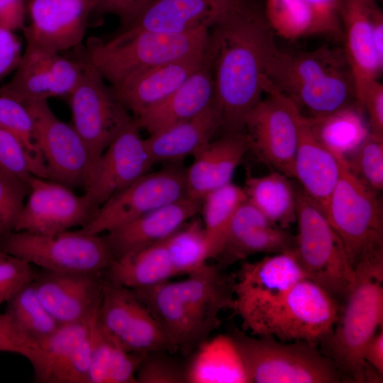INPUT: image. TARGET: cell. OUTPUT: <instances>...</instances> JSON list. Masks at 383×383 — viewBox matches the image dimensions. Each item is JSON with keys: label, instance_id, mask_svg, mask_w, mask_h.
I'll list each match as a JSON object with an SVG mask.
<instances>
[{"label": "cell", "instance_id": "d6a6232c", "mask_svg": "<svg viewBox=\"0 0 383 383\" xmlns=\"http://www.w3.org/2000/svg\"><path fill=\"white\" fill-rule=\"evenodd\" d=\"M165 240L114 260L104 272V277L126 287L140 289L177 275L170 262Z\"/></svg>", "mask_w": 383, "mask_h": 383}, {"label": "cell", "instance_id": "3957f363", "mask_svg": "<svg viewBox=\"0 0 383 383\" xmlns=\"http://www.w3.org/2000/svg\"><path fill=\"white\" fill-rule=\"evenodd\" d=\"M265 76L312 118L356 103L353 76L341 48L323 46L310 51H289L276 45L267 58Z\"/></svg>", "mask_w": 383, "mask_h": 383}, {"label": "cell", "instance_id": "11a10c76", "mask_svg": "<svg viewBox=\"0 0 383 383\" xmlns=\"http://www.w3.org/2000/svg\"><path fill=\"white\" fill-rule=\"evenodd\" d=\"M383 374L375 367L365 362L363 371V382L379 383L383 381Z\"/></svg>", "mask_w": 383, "mask_h": 383}, {"label": "cell", "instance_id": "7402d4cb", "mask_svg": "<svg viewBox=\"0 0 383 383\" xmlns=\"http://www.w3.org/2000/svg\"><path fill=\"white\" fill-rule=\"evenodd\" d=\"M251 0H151L118 30L172 33L211 28L225 15Z\"/></svg>", "mask_w": 383, "mask_h": 383}, {"label": "cell", "instance_id": "7bdbcfd3", "mask_svg": "<svg viewBox=\"0 0 383 383\" xmlns=\"http://www.w3.org/2000/svg\"><path fill=\"white\" fill-rule=\"evenodd\" d=\"M28 192V182L0 174V238L14 231Z\"/></svg>", "mask_w": 383, "mask_h": 383}, {"label": "cell", "instance_id": "9a60e30c", "mask_svg": "<svg viewBox=\"0 0 383 383\" xmlns=\"http://www.w3.org/2000/svg\"><path fill=\"white\" fill-rule=\"evenodd\" d=\"M13 231L52 234L84 226L97 209L84 195L59 182L33 175Z\"/></svg>", "mask_w": 383, "mask_h": 383}, {"label": "cell", "instance_id": "83f0119b", "mask_svg": "<svg viewBox=\"0 0 383 383\" xmlns=\"http://www.w3.org/2000/svg\"><path fill=\"white\" fill-rule=\"evenodd\" d=\"M250 150L245 132L225 133L196 152L185 170L187 196L201 201L210 192L231 182L235 170Z\"/></svg>", "mask_w": 383, "mask_h": 383}, {"label": "cell", "instance_id": "db71d44e", "mask_svg": "<svg viewBox=\"0 0 383 383\" xmlns=\"http://www.w3.org/2000/svg\"><path fill=\"white\" fill-rule=\"evenodd\" d=\"M365 362L383 374V330L377 332L366 344L363 350Z\"/></svg>", "mask_w": 383, "mask_h": 383}, {"label": "cell", "instance_id": "ba28073f", "mask_svg": "<svg viewBox=\"0 0 383 383\" xmlns=\"http://www.w3.org/2000/svg\"><path fill=\"white\" fill-rule=\"evenodd\" d=\"M296 221L292 254L306 278L335 301L345 299L354 280L355 270L340 238L321 209L301 189H296Z\"/></svg>", "mask_w": 383, "mask_h": 383}, {"label": "cell", "instance_id": "ee69618b", "mask_svg": "<svg viewBox=\"0 0 383 383\" xmlns=\"http://www.w3.org/2000/svg\"><path fill=\"white\" fill-rule=\"evenodd\" d=\"M156 351L146 354L136 374L137 383H186V365Z\"/></svg>", "mask_w": 383, "mask_h": 383}, {"label": "cell", "instance_id": "277c9868", "mask_svg": "<svg viewBox=\"0 0 383 383\" xmlns=\"http://www.w3.org/2000/svg\"><path fill=\"white\" fill-rule=\"evenodd\" d=\"M354 270L343 309L319 343L346 380L362 383L363 350L383 326V249L362 257Z\"/></svg>", "mask_w": 383, "mask_h": 383}, {"label": "cell", "instance_id": "8fae6325", "mask_svg": "<svg viewBox=\"0 0 383 383\" xmlns=\"http://www.w3.org/2000/svg\"><path fill=\"white\" fill-rule=\"evenodd\" d=\"M84 60L82 77L68 99L72 125L89 153V173L106 148L134 118L119 101L113 87L90 62Z\"/></svg>", "mask_w": 383, "mask_h": 383}, {"label": "cell", "instance_id": "7c38bea8", "mask_svg": "<svg viewBox=\"0 0 383 383\" xmlns=\"http://www.w3.org/2000/svg\"><path fill=\"white\" fill-rule=\"evenodd\" d=\"M262 99L248 114L245 132L250 149L275 171L293 177V162L302 113L287 96L265 78Z\"/></svg>", "mask_w": 383, "mask_h": 383}, {"label": "cell", "instance_id": "d4e9b609", "mask_svg": "<svg viewBox=\"0 0 383 383\" xmlns=\"http://www.w3.org/2000/svg\"><path fill=\"white\" fill-rule=\"evenodd\" d=\"M206 60L205 49L193 55L137 72L113 89L135 118L177 90Z\"/></svg>", "mask_w": 383, "mask_h": 383}, {"label": "cell", "instance_id": "8992f818", "mask_svg": "<svg viewBox=\"0 0 383 383\" xmlns=\"http://www.w3.org/2000/svg\"><path fill=\"white\" fill-rule=\"evenodd\" d=\"M338 313L336 301L304 278L281 296L240 318L252 335L318 344L331 331Z\"/></svg>", "mask_w": 383, "mask_h": 383}, {"label": "cell", "instance_id": "4316f807", "mask_svg": "<svg viewBox=\"0 0 383 383\" xmlns=\"http://www.w3.org/2000/svg\"><path fill=\"white\" fill-rule=\"evenodd\" d=\"M343 159L319 140L309 118L302 114L293 162V177L298 180L301 189L324 214L340 176Z\"/></svg>", "mask_w": 383, "mask_h": 383}, {"label": "cell", "instance_id": "9c48e42d", "mask_svg": "<svg viewBox=\"0 0 383 383\" xmlns=\"http://www.w3.org/2000/svg\"><path fill=\"white\" fill-rule=\"evenodd\" d=\"M0 250L59 272L104 273L114 260L104 236L81 229L52 234L12 231L0 238Z\"/></svg>", "mask_w": 383, "mask_h": 383}, {"label": "cell", "instance_id": "ac0fdd59", "mask_svg": "<svg viewBox=\"0 0 383 383\" xmlns=\"http://www.w3.org/2000/svg\"><path fill=\"white\" fill-rule=\"evenodd\" d=\"M29 21L26 44L51 52L77 48L83 41L96 0H25Z\"/></svg>", "mask_w": 383, "mask_h": 383}, {"label": "cell", "instance_id": "cb8c5ba5", "mask_svg": "<svg viewBox=\"0 0 383 383\" xmlns=\"http://www.w3.org/2000/svg\"><path fill=\"white\" fill-rule=\"evenodd\" d=\"M379 7L374 0H343L340 11L343 51L353 76L356 101L367 84L378 79L383 60L375 48L373 21Z\"/></svg>", "mask_w": 383, "mask_h": 383}, {"label": "cell", "instance_id": "74e56055", "mask_svg": "<svg viewBox=\"0 0 383 383\" xmlns=\"http://www.w3.org/2000/svg\"><path fill=\"white\" fill-rule=\"evenodd\" d=\"M0 127L14 135L24 148L32 174L48 179L34 118L27 106L0 94Z\"/></svg>", "mask_w": 383, "mask_h": 383}, {"label": "cell", "instance_id": "d590c367", "mask_svg": "<svg viewBox=\"0 0 383 383\" xmlns=\"http://www.w3.org/2000/svg\"><path fill=\"white\" fill-rule=\"evenodd\" d=\"M363 113L355 103L324 116L309 118L319 140L336 155L345 158L370 132Z\"/></svg>", "mask_w": 383, "mask_h": 383}, {"label": "cell", "instance_id": "1f68e13d", "mask_svg": "<svg viewBox=\"0 0 383 383\" xmlns=\"http://www.w3.org/2000/svg\"><path fill=\"white\" fill-rule=\"evenodd\" d=\"M186 383H248L238 348L230 335L208 338L186 365Z\"/></svg>", "mask_w": 383, "mask_h": 383}, {"label": "cell", "instance_id": "7a4b0ae2", "mask_svg": "<svg viewBox=\"0 0 383 383\" xmlns=\"http://www.w3.org/2000/svg\"><path fill=\"white\" fill-rule=\"evenodd\" d=\"M206 264L185 279L133 289L163 331L172 352L187 357L221 324L220 313L233 309L235 275Z\"/></svg>", "mask_w": 383, "mask_h": 383}, {"label": "cell", "instance_id": "ab89813d", "mask_svg": "<svg viewBox=\"0 0 383 383\" xmlns=\"http://www.w3.org/2000/svg\"><path fill=\"white\" fill-rule=\"evenodd\" d=\"M6 304L5 313L16 328L38 345L60 326L41 303L33 282L19 290Z\"/></svg>", "mask_w": 383, "mask_h": 383}, {"label": "cell", "instance_id": "f546056e", "mask_svg": "<svg viewBox=\"0 0 383 383\" xmlns=\"http://www.w3.org/2000/svg\"><path fill=\"white\" fill-rule=\"evenodd\" d=\"M222 126L214 101L196 116L150 135L145 142L154 164L177 163L213 140Z\"/></svg>", "mask_w": 383, "mask_h": 383}, {"label": "cell", "instance_id": "bcb514c9", "mask_svg": "<svg viewBox=\"0 0 383 383\" xmlns=\"http://www.w3.org/2000/svg\"><path fill=\"white\" fill-rule=\"evenodd\" d=\"M0 174L26 182L33 176L24 148L14 135L1 127Z\"/></svg>", "mask_w": 383, "mask_h": 383}, {"label": "cell", "instance_id": "e575fe53", "mask_svg": "<svg viewBox=\"0 0 383 383\" xmlns=\"http://www.w3.org/2000/svg\"><path fill=\"white\" fill-rule=\"evenodd\" d=\"M277 171L248 177L243 187L246 200L270 221L287 229L296 221V189Z\"/></svg>", "mask_w": 383, "mask_h": 383}, {"label": "cell", "instance_id": "f907efd6", "mask_svg": "<svg viewBox=\"0 0 383 383\" xmlns=\"http://www.w3.org/2000/svg\"><path fill=\"white\" fill-rule=\"evenodd\" d=\"M22 54L21 44L14 32L0 28V80L16 69Z\"/></svg>", "mask_w": 383, "mask_h": 383}, {"label": "cell", "instance_id": "f35d334b", "mask_svg": "<svg viewBox=\"0 0 383 383\" xmlns=\"http://www.w3.org/2000/svg\"><path fill=\"white\" fill-rule=\"evenodd\" d=\"M165 240L177 274H190L206 264L212 252L203 223L192 218Z\"/></svg>", "mask_w": 383, "mask_h": 383}, {"label": "cell", "instance_id": "6da1fadb", "mask_svg": "<svg viewBox=\"0 0 383 383\" xmlns=\"http://www.w3.org/2000/svg\"><path fill=\"white\" fill-rule=\"evenodd\" d=\"M275 46L272 30L253 0L209 28L206 54L223 134L245 132L246 116L262 99L265 65Z\"/></svg>", "mask_w": 383, "mask_h": 383}, {"label": "cell", "instance_id": "f6af8a7d", "mask_svg": "<svg viewBox=\"0 0 383 383\" xmlns=\"http://www.w3.org/2000/svg\"><path fill=\"white\" fill-rule=\"evenodd\" d=\"M36 274L33 265L0 250V305L33 282Z\"/></svg>", "mask_w": 383, "mask_h": 383}, {"label": "cell", "instance_id": "681fc988", "mask_svg": "<svg viewBox=\"0 0 383 383\" xmlns=\"http://www.w3.org/2000/svg\"><path fill=\"white\" fill-rule=\"evenodd\" d=\"M356 104L366 113L371 133L383 135V85L378 79L371 80Z\"/></svg>", "mask_w": 383, "mask_h": 383}, {"label": "cell", "instance_id": "c3c4849f", "mask_svg": "<svg viewBox=\"0 0 383 383\" xmlns=\"http://www.w3.org/2000/svg\"><path fill=\"white\" fill-rule=\"evenodd\" d=\"M314 18L316 34L342 38L340 11L343 0H304Z\"/></svg>", "mask_w": 383, "mask_h": 383}, {"label": "cell", "instance_id": "4dcf8cb0", "mask_svg": "<svg viewBox=\"0 0 383 383\" xmlns=\"http://www.w3.org/2000/svg\"><path fill=\"white\" fill-rule=\"evenodd\" d=\"M89 321L91 357L88 383H137L135 374L146 354L123 348L101 324L99 306Z\"/></svg>", "mask_w": 383, "mask_h": 383}, {"label": "cell", "instance_id": "603a6c76", "mask_svg": "<svg viewBox=\"0 0 383 383\" xmlns=\"http://www.w3.org/2000/svg\"><path fill=\"white\" fill-rule=\"evenodd\" d=\"M294 246V235L270 221L246 200L234 213L216 259L226 269L250 255L292 252Z\"/></svg>", "mask_w": 383, "mask_h": 383}, {"label": "cell", "instance_id": "b9f144b4", "mask_svg": "<svg viewBox=\"0 0 383 383\" xmlns=\"http://www.w3.org/2000/svg\"><path fill=\"white\" fill-rule=\"evenodd\" d=\"M350 170L376 192L383 188V135L371 132L345 158Z\"/></svg>", "mask_w": 383, "mask_h": 383}, {"label": "cell", "instance_id": "5bb4252c", "mask_svg": "<svg viewBox=\"0 0 383 383\" xmlns=\"http://www.w3.org/2000/svg\"><path fill=\"white\" fill-rule=\"evenodd\" d=\"M99 316L106 331L128 352H172L157 321L135 292L105 277Z\"/></svg>", "mask_w": 383, "mask_h": 383}, {"label": "cell", "instance_id": "4fadbf2b", "mask_svg": "<svg viewBox=\"0 0 383 383\" xmlns=\"http://www.w3.org/2000/svg\"><path fill=\"white\" fill-rule=\"evenodd\" d=\"M185 170L177 163L148 172L115 193L80 229L87 233L109 232L139 216L187 196Z\"/></svg>", "mask_w": 383, "mask_h": 383}, {"label": "cell", "instance_id": "60d3db41", "mask_svg": "<svg viewBox=\"0 0 383 383\" xmlns=\"http://www.w3.org/2000/svg\"><path fill=\"white\" fill-rule=\"evenodd\" d=\"M264 15L271 30L284 38L316 34L313 13L304 0H266Z\"/></svg>", "mask_w": 383, "mask_h": 383}, {"label": "cell", "instance_id": "7dc6e473", "mask_svg": "<svg viewBox=\"0 0 383 383\" xmlns=\"http://www.w3.org/2000/svg\"><path fill=\"white\" fill-rule=\"evenodd\" d=\"M0 352L21 355L33 365L40 353V346L23 335L6 313H0Z\"/></svg>", "mask_w": 383, "mask_h": 383}, {"label": "cell", "instance_id": "d6986e66", "mask_svg": "<svg viewBox=\"0 0 383 383\" xmlns=\"http://www.w3.org/2000/svg\"><path fill=\"white\" fill-rule=\"evenodd\" d=\"M89 320V317L60 325L39 344V356L32 365L35 382L88 383L91 357Z\"/></svg>", "mask_w": 383, "mask_h": 383}, {"label": "cell", "instance_id": "ffe728a7", "mask_svg": "<svg viewBox=\"0 0 383 383\" xmlns=\"http://www.w3.org/2000/svg\"><path fill=\"white\" fill-rule=\"evenodd\" d=\"M104 280V273L42 270L33 284L43 305L62 325L89 317L99 305Z\"/></svg>", "mask_w": 383, "mask_h": 383}, {"label": "cell", "instance_id": "e0dca14e", "mask_svg": "<svg viewBox=\"0 0 383 383\" xmlns=\"http://www.w3.org/2000/svg\"><path fill=\"white\" fill-rule=\"evenodd\" d=\"M154 165L135 120L96 160L84 184V194L96 208L117 192L150 172Z\"/></svg>", "mask_w": 383, "mask_h": 383}, {"label": "cell", "instance_id": "836d02e7", "mask_svg": "<svg viewBox=\"0 0 383 383\" xmlns=\"http://www.w3.org/2000/svg\"><path fill=\"white\" fill-rule=\"evenodd\" d=\"M55 53L26 44L13 77L0 87V94L23 104L55 97L52 65Z\"/></svg>", "mask_w": 383, "mask_h": 383}, {"label": "cell", "instance_id": "f5cc1de1", "mask_svg": "<svg viewBox=\"0 0 383 383\" xmlns=\"http://www.w3.org/2000/svg\"><path fill=\"white\" fill-rule=\"evenodd\" d=\"M25 0H0V28L16 31L26 26Z\"/></svg>", "mask_w": 383, "mask_h": 383}, {"label": "cell", "instance_id": "30bf717a", "mask_svg": "<svg viewBox=\"0 0 383 383\" xmlns=\"http://www.w3.org/2000/svg\"><path fill=\"white\" fill-rule=\"evenodd\" d=\"M325 215L353 268L366 255L383 249V212L377 192L350 170L345 158Z\"/></svg>", "mask_w": 383, "mask_h": 383}, {"label": "cell", "instance_id": "44dd1931", "mask_svg": "<svg viewBox=\"0 0 383 383\" xmlns=\"http://www.w3.org/2000/svg\"><path fill=\"white\" fill-rule=\"evenodd\" d=\"M306 278L292 252L244 262L235 275L234 312L239 316L287 292Z\"/></svg>", "mask_w": 383, "mask_h": 383}, {"label": "cell", "instance_id": "f1b7e54d", "mask_svg": "<svg viewBox=\"0 0 383 383\" xmlns=\"http://www.w3.org/2000/svg\"><path fill=\"white\" fill-rule=\"evenodd\" d=\"M214 101L213 74L206 57L205 63L177 90L134 120L140 129L152 135L196 116Z\"/></svg>", "mask_w": 383, "mask_h": 383}, {"label": "cell", "instance_id": "484cf974", "mask_svg": "<svg viewBox=\"0 0 383 383\" xmlns=\"http://www.w3.org/2000/svg\"><path fill=\"white\" fill-rule=\"evenodd\" d=\"M201 201L184 197L139 216L104 235L114 260L164 240L200 211Z\"/></svg>", "mask_w": 383, "mask_h": 383}, {"label": "cell", "instance_id": "5b68a950", "mask_svg": "<svg viewBox=\"0 0 383 383\" xmlns=\"http://www.w3.org/2000/svg\"><path fill=\"white\" fill-rule=\"evenodd\" d=\"M209 30L172 33L147 30H118L106 41L92 38L84 58L113 88L142 70L204 51Z\"/></svg>", "mask_w": 383, "mask_h": 383}, {"label": "cell", "instance_id": "52a82bcc", "mask_svg": "<svg viewBox=\"0 0 383 383\" xmlns=\"http://www.w3.org/2000/svg\"><path fill=\"white\" fill-rule=\"evenodd\" d=\"M242 357L248 383H338L346 380L333 361L307 341L284 342L234 329L229 334Z\"/></svg>", "mask_w": 383, "mask_h": 383}, {"label": "cell", "instance_id": "816d5d0a", "mask_svg": "<svg viewBox=\"0 0 383 383\" xmlns=\"http://www.w3.org/2000/svg\"><path fill=\"white\" fill-rule=\"evenodd\" d=\"M151 0H96L94 13L117 16L120 26L128 23Z\"/></svg>", "mask_w": 383, "mask_h": 383}, {"label": "cell", "instance_id": "8d00e7d4", "mask_svg": "<svg viewBox=\"0 0 383 383\" xmlns=\"http://www.w3.org/2000/svg\"><path fill=\"white\" fill-rule=\"evenodd\" d=\"M245 201L243 188L232 182L210 192L202 199L200 211L212 258L221 252L232 218Z\"/></svg>", "mask_w": 383, "mask_h": 383}, {"label": "cell", "instance_id": "2e32d148", "mask_svg": "<svg viewBox=\"0 0 383 383\" xmlns=\"http://www.w3.org/2000/svg\"><path fill=\"white\" fill-rule=\"evenodd\" d=\"M24 104L35 121L48 179L72 189L84 187L90 168L89 156L73 126L57 117L47 100Z\"/></svg>", "mask_w": 383, "mask_h": 383}]
</instances>
